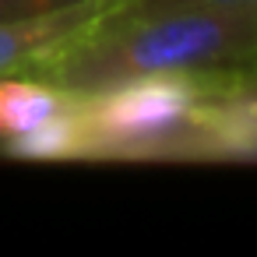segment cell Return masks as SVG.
Listing matches in <instances>:
<instances>
[{
  "label": "cell",
  "instance_id": "cell-4",
  "mask_svg": "<svg viewBox=\"0 0 257 257\" xmlns=\"http://www.w3.org/2000/svg\"><path fill=\"white\" fill-rule=\"evenodd\" d=\"M180 8H257V0H123L116 15H155Z\"/></svg>",
  "mask_w": 257,
  "mask_h": 257
},
{
  "label": "cell",
  "instance_id": "cell-1",
  "mask_svg": "<svg viewBox=\"0 0 257 257\" xmlns=\"http://www.w3.org/2000/svg\"><path fill=\"white\" fill-rule=\"evenodd\" d=\"M257 67V8H180L106 15L29 74L74 95L166 74H236Z\"/></svg>",
  "mask_w": 257,
  "mask_h": 257
},
{
  "label": "cell",
  "instance_id": "cell-2",
  "mask_svg": "<svg viewBox=\"0 0 257 257\" xmlns=\"http://www.w3.org/2000/svg\"><path fill=\"white\" fill-rule=\"evenodd\" d=\"M225 74H166L81 95L78 159H222L215 92Z\"/></svg>",
  "mask_w": 257,
  "mask_h": 257
},
{
  "label": "cell",
  "instance_id": "cell-6",
  "mask_svg": "<svg viewBox=\"0 0 257 257\" xmlns=\"http://www.w3.org/2000/svg\"><path fill=\"white\" fill-rule=\"evenodd\" d=\"M243 78H246V85H250V92L257 95V67H253V71H243Z\"/></svg>",
  "mask_w": 257,
  "mask_h": 257
},
{
  "label": "cell",
  "instance_id": "cell-3",
  "mask_svg": "<svg viewBox=\"0 0 257 257\" xmlns=\"http://www.w3.org/2000/svg\"><path fill=\"white\" fill-rule=\"evenodd\" d=\"M81 95L32 74L0 78V152L15 159H78Z\"/></svg>",
  "mask_w": 257,
  "mask_h": 257
},
{
  "label": "cell",
  "instance_id": "cell-5",
  "mask_svg": "<svg viewBox=\"0 0 257 257\" xmlns=\"http://www.w3.org/2000/svg\"><path fill=\"white\" fill-rule=\"evenodd\" d=\"M74 4H88V0H0V22L25 18V15H46V11H60V8H74Z\"/></svg>",
  "mask_w": 257,
  "mask_h": 257
}]
</instances>
